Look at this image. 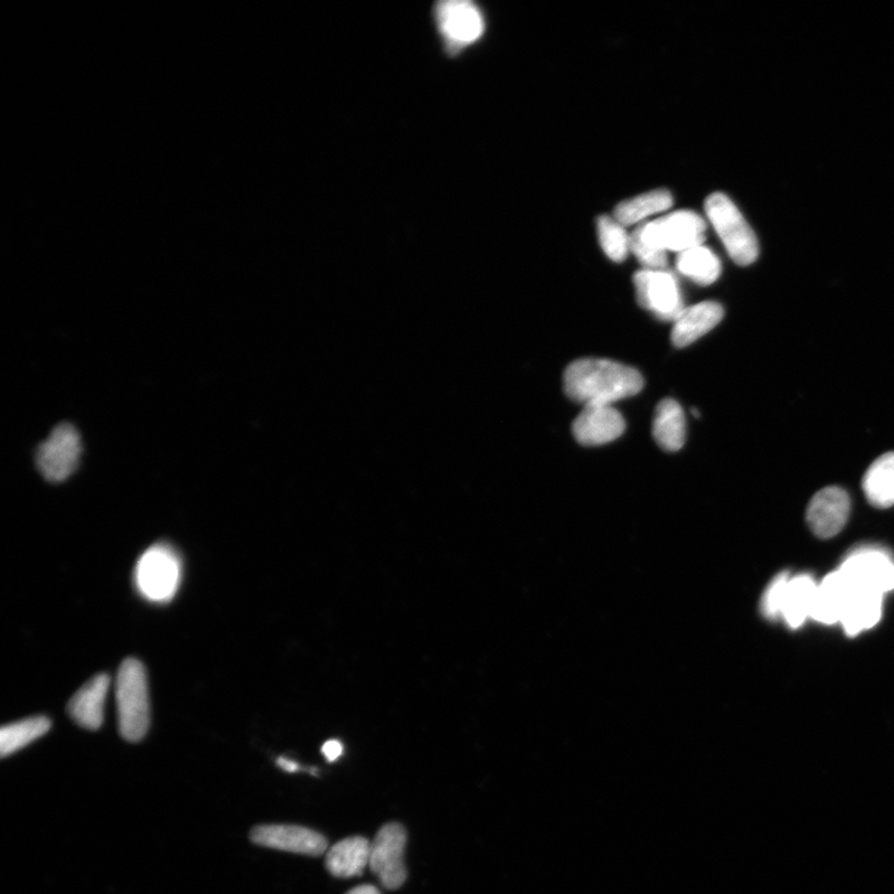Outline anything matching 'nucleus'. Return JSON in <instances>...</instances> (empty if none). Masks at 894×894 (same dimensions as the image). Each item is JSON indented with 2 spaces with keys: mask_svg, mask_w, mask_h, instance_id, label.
Here are the masks:
<instances>
[{
  "mask_svg": "<svg viewBox=\"0 0 894 894\" xmlns=\"http://www.w3.org/2000/svg\"><path fill=\"white\" fill-rule=\"evenodd\" d=\"M634 284L640 306L657 318L675 322L682 315L686 307L681 288L671 272L644 269L636 272Z\"/></svg>",
  "mask_w": 894,
  "mask_h": 894,
  "instance_id": "7",
  "label": "nucleus"
},
{
  "mask_svg": "<svg viewBox=\"0 0 894 894\" xmlns=\"http://www.w3.org/2000/svg\"><path fill=\"white\" fill-rule=\"evenodd\" d=\"M672 204L674 197L670 192L665 190L648 192L619 204L615 219L627 227L670 210Z\"/></svg>",
  "mask_w": 894,
  "mask_h": 894,
  "instance_id": "23",
  "label": "nucleus"
},
{
  "mask_svg": "<svg viewBox=\"0 0 894 894\" xmlns=\"http://www.w3.org/2000/svg\"><path fill=\"white\" fill-rule=\"evenodd\" d=\"M705 228L699 214L681 211L642 224L634 234L653 248L681 253L703 245Z\"/></svg>",
  "mask_w": 894,
  "mask_h": 894,
  "instance_id": "5",
  "label": "nucleus"
},
{
  "mask_svg": "<svg viewBox=\"0 0 894 894\" xmlns=\"http://www.w3.org/2000/svg\"><path fill=\"white\" fill-rule=\"evenodd\" d=\"M109 686V676L102 674L93 677L75 693L69 703V712L79 726L90 731L102 726Z\"/></svg>",
  "mask_w": 894,
  "mask_h": 894,
  "instance_id": "15",
  "label": "nucleus"
},
{
  "mask_svg": "<svg viewBox=\"0 0 894 894\" xmlns=\"http://www.w3.org/2000/svg\"><path fill=\"white\" fill-rule=\"evenodd\" d=\"M278 765L285 771H288V773H295V771L299 770V766L295 763V761L287 758H279Z\"/></svg>",
  "mask_w": 894,
  "mask_h": 894,
  "instance_id": "29",
  "label": "nucleus"
},
{
  "mask_svg": "<svg viewBox=\"0 0 894 894\" xmlns=\"http://www.w3.org/2000/svg\"><path fill=\"white\" fill-rule=\"evenodd\" d=\"M116 700L122 737L128 742L143 739L149 727V693L145 666L136 658L121 665Z\"/></svg>",
  "mask_w": 894,
  "mask_h": 894,
  "instance_id": "2",
  "label": "nucleus"
},
{
  "mask_svg": "<svg viewBox=\"0 0 894 894\" xmlns=\"http://www.w3.org/2000/svg\"><path fill=\"white\" fill-rule=\"evenodd\" d=\"M50 728V720L43 715L7 724L0 731V755L3 758L12 756L13 752L43 737Z\"/></svg>",
  "mask_w": 894,
  "mask_h": 894,
  "instance_id": "24",
  "label": "nucleus"
},
{
  "mask_svg": "<svg viewBox=\"0 0 894 894\" xmlns=\"http://www.w3.org/2000/svg\"><path fill=\"white\" fill-rule=\"evenodd\" d=\"M851 591L840 570L830 573L817 585L811 618L826 625L840 623Z\"/></svg>",
  "mask_w": 894,
  "mask_h": 894,
  "instance_id": "17",
  "label": "nucleus"
},
{
  "mask_svg": "<svg viewBox=\"0 0 894 894\" xmlns=\"http://www.w3.org/2000/svg\"><path fill=\"white\" fill-rule=\"evenodd\" d=\"M676 267L683 276L701 286L712 285L718 280L722 271L717 256L703 245L679 253Z\"/></svg>",
  "mask_w": 894,
  "mask_h": 894,
  "instance_id": "22",
  "label": "nucleus"
},
{
  "mask_svg": "<svg viewBox=\"0 0 894 894\" xmlns=\"http://www.w3.org/2000/svg\"><path fill=\"white\" fill-rule=\"evenodd\" d=\"M406 845V829L397 823L384 825L371 842L370 869L385 889L398 890L407 880Z\"/></svg>",
  "mask_w": 894,
  "mask_h": 894,
  "instance_id": "8",
  "label": "nucleus"
},
{
  "mask_svg": "<svg viewBox=\"0 0 894 894\" xmlns=\"http://www.w3.org/2000/svg\"><path fill=\"white\" fill-rule=\"evenodd\" d=\"M863 493L873 507L894 506V453L880 456L863 476Z\"/></svg>",
  "mask_w": 894,
  "mask_h": 894,
  "instance_id": "21",
  "label": "nucleus"
},
{
  "mask_svg": "<svg viewBox=\"0 0 894 894\" xmlns=\"http://www.w3.org/2000/svg\"><path fill=\"white\" fill-rule=\"evenodd\" d=\"M82 445L77 428L69 422L55 427L36 451V466L45 479L58 484L68 479L80 463Z\"/></svg>",
  "mask_w": 894,
  "mask_h": 894,
  "instance_id": "6",
  "label": "nucleus"
},
{
  "mask_svg": "<svg viewBox=\"0 0 894 894\" xmlns=\"http://www.w3.org/2000/svg\"><path fill=\"white\" fill-rule=\"evenodd\" d=\"M322 752L326 759L333 763V761L342 756L343 745L337 739L327 740L322 747Z\"/></svg>",
  "mask_w": 894,
  "mask_h": 894,
  "instance_id": "28",
  "label": "nucleus"
},
{
  "mask_svg": "<svg viewBox=\"0 0 894 894\" xmlns=\"http://www.w3.org/2000/svg\"><path fill=\"white\" fill-rule=\"evenodd\" d=\"M251 840L269 849L308 856H321L328 847L324 835L296 825L257 826L251 831Z\"/></svg>",
  "mask_w": 894,
  "mask_h": 894,
  "instance_id": "12",
  "label": "nucleus"
},
{
  "mask_svg": "<svg viewBox=\"0 0 894 894\" xmlns=\"http://www.w3.org/2000/svg\"><path fill=\"white\" fill-rule=\"evenodd\" d=\"M346 894H381V892L372 884H362V886H358Z\"/></svg>",
  "mask_w": 894,
  "mask_h": 894,
  "instance_id": "30",
  "label": "nucleus"
},
{
  "mask_svg": "<svg viewBox=\"0 0 894 894\" xmlns=\"http://www.w3.org/2000/svg\"><path fill=\"white\" fill-rule=\"evenodd\" d=\"M657 444L666 451H679L686 442V418L679 403L664 399L658 404L653 423Z\"/></svg>",
  "mask_w": 894,
  "mask_h": 894,
  "instance_id": "19",
  "label": "nucleus"
},
{
  "mask_svg": "<svg viewBox=\"0 0 894 894\" xmlns=\"http://www.w3.org/2000/svg\"><path fill=\"white\" fill-rule=\"evenodd\" d=\"M182 578L181 558L171 545L159 543L139 558L135 572L140 596L152 602H168L177 595Z\"/></svg>",
  "mask_w": 894,
  "mask_h": 894,
  "instance_id": "4",
  "label": "nucleus"
},
{
  "mask_svg": "<svg viewBox=\"0 0 894 894\" xmlns=\"http://www.w3.org/2000/svg\"><path fill=\"white\" fill-rule=\"evenodd\" d=\"M625 420L613 406L591 404L573 422V434L579 444L598 446L609 444L624 434Z\"/></svg>",
  "mask_w": 894,
  "mask_h": 894,
  "instance_id": "13",
  "label": "nucleus"
},
{
  "mask_svg": "<svg viewBox=\"0 0 894 894\" xmlns=\"http://www.w3.org/2000/svg\"><path fill=\"white\" fill-rule=\"evenodd\" d=\"M723 316V307L713 301L686 307L682 315L674 322L672 343L683 348L699 341L702 336L708 335L722 321Z\"/></svg>",
  "mask_w": 894,
  "mask_h": 894,
  "instance_id": "14",
  "label": "nucleus"
},
{
  "mask_svg": "<svg viewBox=\"0 0 894 894\" xmlns=\"http://www.w3.org/2000/svg\"><path fill=\"white\" fill-rule=\"evenodd\" d=\"M435 21L450 52L476 43L485 32V19L478 7L467 0H445L435 8Z\"/></svg>",
  "mask_w": 894,
  "mask_h": 894,
  "instance_id": "9",
  "label": "nucleus"
},
{
  "mask_svg": "<svg viewBox=\"0 0 894 894\" xmlns=\"http://www.w3.org/2000/svg\"><path fill=\"white\" fill-rule=\"evenodd\" d=\"M599 241L602 250L610 260L624 261L629 251H632V235H629L623 224L610 216H601L598 220Z\"/></svg>",
  "mask_w": 894,
  "mask_h": 894,
  "instance_id": "25",
  "label": "nucleus"
},
{
  "mask_svg": "<svg viewBox=\"0 0 894 894\" xmlns=\"http://www.w3.org/2000/svg\"><path fill=\"white\" fill-rule=\"evenodd\" d=\"M816 588L815 580L805 574L789 579L781 606V618L790 627L797 629L812 616Z\"/></svg>",
  "mask_w": 894,
  "mask_h": 894,
  "instance_id": "20",
  "label": "nucleus"
},
{
  "mask_svg": "<svg viewBox=\"0 0 894 894\" xmlns=\"http://www.w3.org/2000/svg\"><path fill=\"white\" fill-rule=\"evenodd\" d=\"M705 213L734 262L748 267L757 261L759 245L756 234L727 195H710Z\"/></svg>",
  "mask_w": 894,
  "mask_h": 894,
  "instance_id": "3",
  "label": "nucleus"
},
{
  "mask_svg": "<svg viewBox=\"0 0 894 894\" xmlns=\"http://www.w3.org/2000/svg\"><path fill=\"white\" fill-rule=\"evenodd\" d=\"M371 842L362 836L348 837L326 853V869L338 879L361 876L370 865Z\"/></svg>",
  "mask_w": 894,
  "mask_h": 894,
  "instance_id": "16",
  "label": "nucleus"
},
{
  "mask_svg": "<svg viewBox=\"0 0 894 894\" xmlns=\"http://www.w3.org/2000/svg\"><path fill=\"white\" fill-rule=\"evenodd\" d=\"M852 589L886 595L894 589V561L879 548H862L846 558L839 569Z\"/></svg>",
  "mask_w": 894,
  "mask_h": 894,
  "instance_id": "10",
  "label": "nucleus"
},
{
  "mask_svg": "<svg viewBox=\"0 0 894 894\" xmlns=\"http://www.w3.org/2000/svg\"><path fill=\"white\" fill-rule=\"evenodd\" d=\"M883 596L869 590L852 589L840 623L847 635L856 636L876 625L882 615Z\"/></svg>",
  "mask_w": 894,
  "mask_h": 894,
  "instance_id": "18",
  "label": "nucleus"
},
{
  "mask_svg": "<svg viewBox=\"0 0 894 894\" xmlns=\"http://www.w3.org/2000/svg\"><path fill=\"white\" fill-rule=\"evenodd\" d=\"M850 496L844 488L829 486L818 491L808 503L806 520L814 534L827 540L839 534L849 520Z\"/></svg>",
  "mask_w": 894,
  "mask_h": 894,
  "instance_id": "11",
  "label": "nucleus"
},
{
  "mask_svg": "<svg viewBox=\"0 0 894 894\" xmlns=\"http://www.w3.org/2000/svg\"><path fill=\"white\" fill-rule=\"evenodd\" d=\"M789 574L781 573L766 589L763 599H761V611L763 615L770 620H777L781 616V606H783V598L785 588L789 582Z\"/></svg>",
  "mask_w": 894,
  "mask_h": 894,
  "instance_id": "26",
  "label": "nucleus"
},
{
  "mask_svg": "<svg viewBox=\"0 0 894 894\" xmlns=\"http://www.w3.org/2000/svg\"><path fill=\"white\" fill-rule=\"evenodd\" d=\"M632 251L645 270H666L667 252L650 247L632 234Z\"/></svg>",
  "mask_w": 894,
  "mask_h": 894,
  "instance_id": "27",
  "label": "nucleus"
},
{
  "mask_svg": "<svg viewBox=\"0 0 894 894\" xmlns=\"http://www.w3.org/2000/svg\"><path fill=\"white\" fill-rule=\"evenodd\" d=\"M644 388V378L632 366L608 360H580L564 373V391L568 397L586 406H613L615 401L634 397Z\"/></svg>",
  "mask_w": 894,
  "mask_h": 894,
  "instance_id": "1",
  "label": "nucleus"
}]
</instances>
